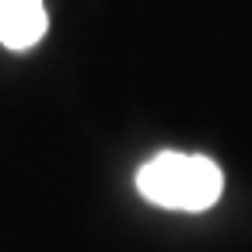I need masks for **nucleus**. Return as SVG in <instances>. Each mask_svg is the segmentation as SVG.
I'll return each mask as SVG.
<instances>
[{
	"instance_id": "nucleus-1",
	"label": "nucleus",
	"mask_w": 252,
	"mask_h": 252,
	"mask_svg": "<svg viewBox=\"0 0 252 252\" xmlns=\"http://www.w3.org/2000/svg\"><path fill=\"white\" fill-rule=\"evenodd\" d=\"M137 193L161 210L200 214L220 200L224 172L207 154L161 151L137 168Z\"/></svg>"
},
{
	"instance_id": "nucleus-2",
	"label": "nucleus",
	"mask_w": 252,
	"mask_h": 252,
	"mask_svg": "<svg viewBox=\"0 0 252 252\" xmlns=\"http://www.w3.org/2000/svg\"><path fill=\"white\" fill-rule=\"evenodd\" d=\"M46 4L42 0H0V46L25 53L46 35Z\"/></svg>"
}]
</instances>
